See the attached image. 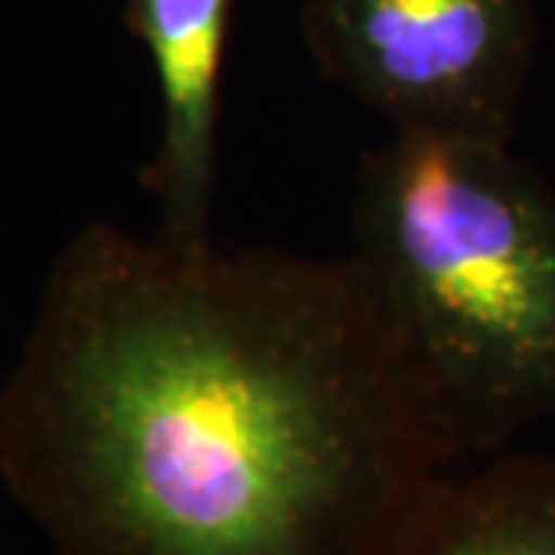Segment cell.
Returning a JSON list of instances; mask_svg holds the SVG:
<instances>
[{
	"mask_svg": "<svg viewBox=\"0 0 555 555\" xmlns=\"http://www.w3.org/2000/svg\"><path fill=\"white\" fill-rule=\"evenodd\" d=\"M455 463L351 258L87 222L0 380L54 555H391Z\"/></svg>",
	"mask_w": 555,
	"mask_h": 555,
	"instance_id": "6da1fadb",
	"label": "cell"
},
{
	"mask_svg": "<svg viewBox=\"0 0 555 555\" xmlns=\"http://www.w3.org/2000/svg\"><path fill=\"white\" fill-rule=\"evenodd\" d=\"M351 266L459 459L555 416V191L505 140L395 133L362 158Z\"/></svg>",
	"mask_w": 555,
	"mask_h": 555,
	"instance_id": "7a4b0ae2",
	"label": "cell"
},
{
	"mask_svg": "<svg viewBox=\"0 0 555 555\" xmlns=\"http://www.w3.org/2000/svg\"><path fill=\"white\" fill-rule=\"evenodd\" d=\"M315 68L395 133L509 144L534 62V0H309Z\"/></svg>",
	"mask_w": 555,
	"mask_h": 555,
	"instance_id": "3957f363",
	"label": "cell"
},
{
	"mask_svg": "<svg viewBox=\"0 0 555 555\" xmlns=\"http://www.w3.org/2000/svg\"><path fill=\"white\" fill-rule=\"evenodd\" d=\"M233 0H126L122 26L144 43L162 98L155 155L140 169L158 208V237L180 247L211 241L219 172L222 62Z\"/></svg>",
	"mask_w": 555,
	"mask_h": 555,
	"instance_id": "277c9868",
	"label": "cell"
},
{
	"mask_svg": "<svg viewBox=\"0 0 555 555\" xmlns=\"http://www.w3.org/2000/svg\"><path fill=\"white\" fill-rule=\"evenodd\" d=\"M391 555H555V459L491 455L448 474Z\"/></svg>",
	"mask_w": 555,
	"mask_h": 555,
	"instance_id": "5b68a950",
	"label": "cell"
}]
</instances>
